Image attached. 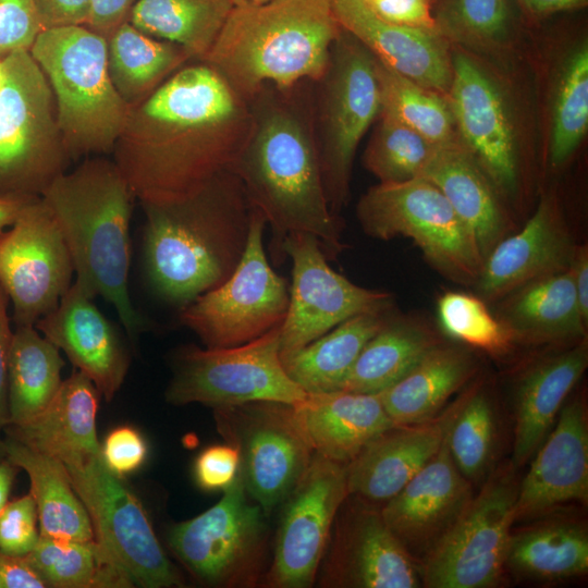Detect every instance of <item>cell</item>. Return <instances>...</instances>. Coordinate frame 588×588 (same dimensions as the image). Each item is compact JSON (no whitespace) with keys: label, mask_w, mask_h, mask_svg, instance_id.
<instances>
[{"label":"cell","mask_w":588,"mask_h":588,"mask_svg":"<svg viewBox=\"0 0 588 588\" xmlns=\"http://www.w3.org/2000/svg\"><path fill=\"white\" fill-rule=\"evenodd\" d=\"M348 495L346 465L314 454L302 480L281 504L267 588L314 586L336 514Z\"/></svg>","instance_id":"ac0fdd59"},{"label":"cell","mask_w":588,"mask_h":588,"mask_svg":"<svg viewBox=\"0 0 588 588\" xmlns=\"http://www.w3.org/2000/svg\"><path fill=\"white\" fill-rule=\"evenodd\" d=\"M35 196H0V236L16 220L23 207Z\"/></svg>","instance_id":"91938a15"},{"label":"cell","mask_w":588,"mask_h":588,"mask_svg":"<svg viewBox=\"0 0 588 588\" xmlns=\"http://www.w3.org/2000/svg\"><path fill=\"white\" fill-rule=\"evenodd\" d=\"M281 252L284 259L292 260V283L281 324L280 356L304 347L354 316L391 310V293L359 286L334 271L315 235L291 233Z\"/></svg>","instance_id":"2e32d148"},{"label":"cell","mask_w":588,"mask_h":588,"mask_svg":"<svg viewBox=\"0 0 588 588\" xmlns=\"http://www.w3.org/2000/svg\"><path fill=\"white\" fill-rule=\"evenodd\" d=\"M221 499L173 525L168 543L199 581L222 588L262 585L268 530L264 511L247 494L241 473Z\"/></svg>","instance_id":"8fae6325"},{"label":"cell","mask_w":588,"mask_h":588,"mask_svg":"<svg viewBox=\"0 0 588 588\" xmlns=\"http://www.w3.org/2000/svg\"><path fill=\"white\" fill-rule=\"evenodd\" d=\"M377 120L363 166L382 184L419 177L438 146L388 113L380 111Z\"/></svg>","instance_id":"ee69618b"},{"label":"cell","mask_w":588,"mask_h":588,"mask_svg":"<svg viewBox=\"0 0 588 588\" xmlns=\"http://www.w3.org/2000/svg\"><path fill=\"white\" fill-rule=\"evenodd\" d=\"M518 485L510 471L490 478L480 492L422 559L421 579L428 588H491L500 584Z\"/></svg>","instance_id":"5bb4252c"},{"label":"cell","mask_w":588,"mask_h":588,"mask_svg":"<svg viewBox=\"0 0 588 588\" xmlns=\"http://www.w3.org/2000/svg\"><path fill=\"white\" fill-rule=\"evenodd\" d=\"M93 299L74 281L58 306L35 327L109 402L124 382L130 357L117 329Z\"/></svg>","instance_id":"603a6c76"},{"label":"cell","mask_w":588,"mask_h":588,"mask_svg":"<svg viewBox=\"0 0 588 588\" xmlns=\"http://www.w3.org/2000/svg\"><path fill=\"white\" fill-rule=\"evenodd\" d=\"M142 207L145 270L162 299L181 309L234 272L253 210L234 172L224 171L184 200Z\"/></svg>","instance_id":"3957f363"},{"label":"cell","mask_w":588,"mask_h":588,"mask_svg":"<svg viewBox=\"0 0 588 588\" xmlns=\"http://www.w3.org/2000/svg\"><path fill=\"white\" fill-rule=\"evenodd\" d=\"M365 1H368V0H365Z\"/></svg>","instance_id":"e7e4bbea"},{"label":"cell","mask_w":588,"mask_h":588,"mask_svg":"<svg viewBox=\"0 0 588 588\" xmlns=\"http://www.w3.org/2000/svg\"><path fill=\"white\" fill-rule=\"evenodd\" d=\"M356 217L367 235L382 241L409 237L444 275L477 282L483 266L478 246L445 196L428 180L370 187L357 203Z\"/></svg>","instance_id":"9c48e42d"},{"label":"cell","mask_w":588,"mask_h":588,"mask_svg":"<svg viewBox=\"0 0 588 588\" xmlns=\"http://www.w3.org/2000/svg\"><path fill=\"white\" fill-rule=\"evenodd\" d=\"M433 20L451 46L477 51L504 46L515 24L510 0H437Z\"/></svg>","instance_id":"7bdbcfd3"},{"label":"cell","mask_w":588,"mask_h":588,"mask_svg":"<svg viewBox=\"0 0 588 588\" xmlns=\"http://www.w3.org/2000/svg\"><path fill=\"white\" fill-rule=\"evenodd\" d=\"M1 62L0 196H40L69 159L53 94L28 50H15Z\"/></svg>","instance_id":"ba28073f"},{"label":"cell","mask_w":588,"mask_h":588,"mask_svg":"<svg viewBox=\"0 0 588 588\" xmlns=\"http://www.w3.org/2000/svg\"><path fill=\"white\" fill-rule=\"evenodd\" d=\"M550 132V163L564 164L588 128V46L580 41L563 59L556 77Z\"/></svg>","instance_id":"b9f144b4"},{"label":"cell","mask_w":588,"mask_h":588,"mask_svg":"<svg viewBox=\"0 0 588 588\" xmlns=\"http://www.w3.org/2000/svg\"><path fill=\"white\" fill-rule=\"evenodd\" d=\"M437 0H368L380 17L401 25L436 32L433 7Z\"/></svg>","instance_id":"816d5d0a"},{"label":"cell","mask_w":588,"mask_h":588,"mask_svg":"<svg viewBox=\"0 0 588 588\" xmlns=\"http://www.w3.org/2000/svg\"><path fill=\"white\" fill-rule=\"evenodd\" d=\"M48 587L128 588L126 571L95 539L70 540L39 536L26 554Z\"/></svg>","instance_id":"ab89813d"},{"label":"cell","mask_w":588,"mask_h":588,"mask_svg":"<svg viewBox=\"0 0 588 588\" xmlns=\"http://www.w3.org/2000/svg\"><path fill=\"white\" fill-rule=\"evenodd\" d=\"M234 5L259 4L270 0H232Z\"/></svg>","instance_id":"6125c7cd"},{"label":"cell","mask_w":588,"mask_h":588,"mask_svg":"<svg viewBox=\"0 0 588 588\" xmlns=\"http://www.w3.org/2000/svg\"><path fill=\"white\" fill-rule=\"evenodd\" d=\"M247 138L231 167L250 205L271 228L270 255L294 232L315 235L328 259L343 250L340 216L331 212L322 181L314 126V82L262 85L248 100Z\"/></svg>","instance_id":"7a4b0ae2"},{"label":"cell","mask_w":588,"mask_h":588,"mask_svg":"<svg viewBox=\"0 0 588 588\" xmlns=\"http://www.w3.org/2000/svg\"><path fill=\"white\" fill-rule=\"evenodd\" d=\"M569 271L581 316L588 322V248L586 245H576Z\"/></svg>","instance_id":"6f0895ef"},{"label":"cell","mask_w":588,"mask_h":588,"mask_svg":"<svg viewBox=\"0 0 588 588\" xmlns=\"http://www.w3.org/2000/svg\"><path fill=\"white\" fill-rule=\"evenodd\" d=\"M99 395L91 380L75 369L38 416L4 430L9 438L63 465L81 463L100 453L96 432Z\"/></svg>","instance_id":"83f0119b"},{"label":"cell","mask_w":588,"mask_h":588,"mask_svg":"<svg viewBox=\"0 0 588 588\" xmlns=\"http://www.w3.org/2000/svg\"><path fill=\"white\" fill-rule=\"evenodd\" d=\"M68 246L75 282L115 308L131 338L147 321L128 292L130 221L135 198L114 161L89 159L54 177L40 194Z\"/></svg>","instance_id":"277c9868"},{"label":"cell","mask_w":588,"mask_h":588,"mask_svg":"<svg viewBox=\"0 0 588 588\" xmlns=\"http://www.w3.org/2000/svg\"><path fill=\"white\" fill-rule=\"evenodd\" d=\"M63 366L60 350L35 326H15L8 364V426L26 424L49 405L62 383Z\"/></svg>","instance_id":"d590c367"},{"label":"cell","mask_w":588,"mask_h":588,"mask_svg":"<svg viewBox=\"0 0 588 588\" xmlns=\"http://www.w3.org/2000/svg\"><path fill=\"white\" fill-rule=\"evenodd\" d=\"M293 405L314 453L344 465L395 426L377 393H307Z\"/></svg>","instance_id":"4316f807"},{"label":"cell","mask_w":588,"mask_h":588,"mask_svg":"<svg viewBox=\"0 0 588 588\" xmlns=\"http://www.w3.org/2000/svg\"><path fill=\"white\" fill-rule=\"evenodd\" d=\"M3 456L25 470L35 500L39 536L70 540L95 539L88 514L70 481L64 465L9 438Z\"/></svg>","instance_id":"d6a6232c"},{"label":"cell","mask_w":588,"mask_h":588,"mask_svg":"<svg viewBox=\"0 0 588 588\" xmlns=\"http://www.w3.org/2000/svg\"><path fill=\"white\" fill-rule=\"evenodd\" d=\"M460 399L434 418L395 425L370 441L346 465L348 494L385 503L439 451L458 407Z\"/></svg>","instance_id":"484cf974"},{"label":"cell","mask_w":588,"mask_h":588,"mask_svg":"<svg viewBox=\"0 0 588 588\" xmlns=\"http://www.w3.org/2000/svg\"><path fill=\"white\" fill-rule=\"evenodd\" d=\"M107 59L112 85L131 107L193 60L180 46L151 37L128 22L107 39Z\"/></svg>","instance_id":"8d00e7d4"},{"label":"cell","mask_w":588,"mask_h":588,"mask_svg":"<svg viewBox=\"0 0 588 588\" xmlns=\"http://www.w3.org/2000/svg\"><path fill=\"white\" fill-rule=\"evenodd\" d=\"M446 98L460 143L498 192L513 193L518 181V150L509 103L493 75L462 48H452Z\"/></svg>","instance_id":"ffe728a7"},{"label":"cell","mask_w":588,"mask_h":588,"mask_svg":"<svg viewBox=\"0 0 588 588\" xmlns=\"http://www.w3.org/2000/svg\"><path fill=\"white\" fill-rule=\"evenodd\" d=\"M28 51L51 87L69 158L113 150L131 106L110 79L107 39L85 25L53 27Z\"/></svg>","instance_id":"8992f818"},{"label":"cell","mask_w":588,"mask_h":588,"mask_svg":"<svg viewBox=\"0 0 588 588\" xmlns=\"http://www.w3.org/2000/svg\"><path fill=\"white\" fill-rule=\"evenodd\" d=\"M138 0H89V15L85 24L93 32L108 39L123 23Z\"/></svg>","instance_id":"db71d44e"},{"label":"cell","mask_w":588,"mask_h":588,"mask_svg":"<svg viewBox=\"0 0 588 588\" xmlns=\"http://www.w3.org/2000/svg\"><path fill=\"white\" fill-rule=\"evenodd\" d=\"M332 7L342 29L380 62L446 96L452 79V46L437 32L389 22L365 0H332Z\"/></svg>","instance_id":"cb8c5ba5"},{"label":"cell","mask_w":588,"mask_h":588,"mask_svg":"<svg viewBox=\"0 0 588 588\" xmlns=\"http://www.w3.org/2000/svg\"><path fill=\"white\" fill-rule=\"evenodd\" d=\"M46 587V580L26 555L0 551V588Z\"/></svg>","instance_id":"9f6ffc18"},{"label":"cell","mask_w":588,"mask_h":588,"mask_svg":"<svg viewBox=\"0 0 588 588\" xmlns=\"http://www.w3.org/2000/svg\"><path fill=\"white\" fill-rule=\"evenodd\" d=\"M530 15L544 17L561 11L583 8L588 0H517Z\"/></svg>","instance_id":"680465c9"},{"label":"cell","mask_w":588,"mask_h":588,"mask_svg":"<svg viewBox=\"0 0 588 588\" xmlns=\"http://www.w3.org/2000/svg\"><path fill=\"white\" fill-rule=\"evenodd\" d=\"M587 366L588 345L584 338L525 372L515 395L514 466L525 465L536 453Z\"/></svg>","instance_id":"f1b7e54d"},{"label":"cell","mask_w":588,"mask_h":588,"mask_svg":"<svg viewBox=\"0 0 588 588\" xmlns=\"http://www.w3.org/2000/svg\"><path fill=\"white\" fill-rule=\"evenodd\" d=\"M475 360L462 347L438 344L402 379L377 393L395 425L434 418L473 376Z\"/></svg>","instance_id":"4dcf8cb0"},{"label":"cell","mask_w":588,"mask_h":588,"mask_svg":"<svg viewBox=\"0 0 588 588\" xmlns=\"http://www.w3.org/2000/svg\"><path fill=\"white\" fill-rule=\"evenodd\" d=\"M587 500V411L581 400H572L562 406L518 485L515 522L541 516L566 503H586Z\"/></svg>","instance_id":"7402d4cb"},{"label":"cell","mask_w":588,"mask_h":588,"mask_svg":"<svg viewBox=\"0 0 588 588\" xmlns=\"http://www.w3.org/2000/svg\"><path fill=\"white\" fill-rule=\"evenodd\" d=\"M316 581L326 588H417L418 561L387 525L381 507L348 494L342 503Z\"/></svg>","instance_id":"d6986e66"},{"label":"cell","mask_w":588,"mask_h":588,"mask_svg":"<svg viewBox=\"0 0 588 588\" xmlns=\"http://www.w3.org/2000/svg\"><path fill=\"white\" fill-rule=\"evenodd\" d=\"M389 311L354 316L304 347L281 355L285 372L306 393L341 390L364 346Z\"/></svg>","instance_id":"e575fe53"},{"label":"cell","mask_w":588,"mask_h":588,"mask_svg":"<svg viewBox=\"0 0 588 588\" xmlns=\"http://www.w3.org/2000/svg\"><path fill=\"white\" fill-rule=\"evenodd\" d=\"M16 467L8 460L0 461V512L8 503Z\"/></svg>","instance_id":"94428289"},{"label":"cell","mask_w":588,"mask_h":588,"mask_svg":"<svg viewBox=\"0 0 588 588\" xmlns=\"http://www.w3.org/2000/svg\"><path fill=\"white\" fill-rule=\"evenodd\" d=\"M437 311L439 323L448 335L487 353L502 354L514 341L505 324L474 295L446 292L439 297Z\"/></svg>","instance_id":"bcb514c9"},{"label":"cell","mask_w":588,"mask_h":588,"mask_svg":"<svg viewBox=\"0 0 588 588\" xmlns=\"http://www.w3.org/2000/svg\"><path fill=\"white\" fill-rule=\"evenodd\" d=\"M389 313L364 346L341 390L379 393L407 375L440 344L428 329L412 320L391 317Z\"/></svg>","instance_id":"74e56055"},{"label":"cell","mask_w":588,"mask_h":588,"mask_svg":"<svg viewBox=\"0 0 588 588\" xmlns=\"http://www.w3.org/2000/svg\"><path fill=\"white\" fill-rule=\"evenodd\" d=\"M501 320L513 340L548 343L584 339V320L569 268L515 290Z\"/></svg>","instance_id":"1f68e13d"},{"label":"cell","mask_w":588,"mask_h":588,"mask_svg":"<svg viewBox=\"0 0 588 588\" xmlns=\"http://www.w3.org/2000/svg\"><path fill=\"white\" fill-rule=\"evenodd\" d=\"M505 568L519 578L553 583L588 572V535L566 519L541 522L513 532Z\"/></svg>","instance_id":"836d02e7"},{"label":"cell","mask_w":588,"mask_h":588,"mask_svg":"<svg viewBox=\"0 0 588 588\" xmlns=\"http://www.w3.org/2000/svg\"><path fill=\"white\" fill-rule=\"evenodd\" d=\"M9 297L0 284V456L3 454L1 433L9 425L8 364L13 330L8 313Z\"/></svg>","instance_id":"11a10c76"},{"label":"cell","mask_w":588,"mask_h":588,"mask_svg":"<svg viewBox=\"0 0 588 588\" xmlns=\"http://www.w3.org/2000/svg\"><path fill=\"white\" fill-rule=\"evenodd\" d=\"M381 110L376 57L342 29L314 82V126L324 192L340 216L350 200L354 157Z\"/></svg>","instance_id":"52a82bcc"},{"label":"cell","mask_w":588,"mask_h":588,"mask_svg":"<svg viewBox=\"0 0 588 588\" xmlns=\"http://www.w3.org/2000/svg\"><path fill=\"white\" fill-rule=\"evenodd\" d=\"M232 0H138L128 23L140 32L183 48L201 61L222 29Z\"/></svg>","instance_id":"f35d334b"},{"label":"cell","mask_w":588,"mask_h":588,"mask_svg":"<svg viewBox=\"0 0 588 588\" xmlns=\"http://www.w3.org/2000/svg\"><path fill=\"white\" fill-rule=\"evenodd\" d=\"M377 73L381 112L390 114L438 147L460 142L445 95L401 75L378 59Z\"/></svg>","instance_id":"60d3db41"},{"label":"cell","mask_w":588,"mask_h":588,"mask_svg":"<svg viewBox=\"0 0 588 588\" xmlns=\"http://www.w3.org/2000/svg\"><path fill=\"white\" fill-rule=\"evenodd\" d=\"M473 497L470 481L457 468L444 438L437 454L384 503L381 514L407 551L422 560Z\"/></svg>","instance_id":"44dd1931"},{"label":"cell","mask_w":588,"mask_h":588,"mask_svg":"<svg viewBox=\"0 0 588 588\" xmlns=\"http://www.w3.org/2000/svg\"><path fill=\"white\" fill-rule=\"evenodd\" d=\"M41 30L33 0H0V60L29 50Z\"/></svg>","instance_id":"c3c4849f"},{"label":"cell","mask_w":588,"mask_h":588,"mask_svg":"<svg viewBox=\"0 0 588 588\" xmlns=\"http://www.w3.org/2000/svg\"><path fill=\"white\" fill-rule=\"evenodd\" d=\"M95 540L126 571L134 586L183 587L139 500L103 464L101 453L64 465Z\"/></svg>","instance_id":"9a60e30c"},{"label":"cell","mask_w":588,"mask_h":588,"mask_svg":"<svg viewBox=\"0 0 588 588\" xmlns=\"http://www.w3.org/2000/svg\"><path fill=\"white\" fill-rule=\"evenodd\" d=\"M419 177L445 196L485 260L504 237L506 221L494 185L474 157L460 142L437 147Z\"/></svg>","instance_id":"f546056e"},{"label":"cell","mask_w":588,"mask_h":588,"mask_svg":"<svg viewBox=\"0 0 588 588\" xmlns=\"http://www.w3.org/2000/svg\"><path fill=\"white\" fill-rule=\"evenodd\" d=\"M280 333L281 324L237 346H179L171 358L167 402L200 403L217 409L257 401H302L307 393L287 376L281 362Z\"/></svg>","instance_id":"30bf717a"},{"label":"cell","mask_w":588,"mask_h":588,"mask_svg":"<svg viewBox=\"0 0 588 588\" xmlns=\"http://www.w3.org/2000/svg\"><path fill=\"white\" fill-rule=\"evenodd\" d=\"M238 451L230 443L206 448L196 457L194 477L199 488L206 491H224L240 474Z\"/></svg>","instance_id":"681fc988"},{"label":"cell","mask_w":588,"mask_h":588,"mask_svg":"<svg viewBox=\"0 0 588 588\" xmlns=\"http://www.w3.org/2000/svg\"><path fill=\"white\" fill-rule=\"evenodd\" d=\"M250 123L248 101L196 60L131 107L114 162L140 204L177 203L231 169Z\"/></svg>","instance_id":"6da1fadb"},{"label":"cell","mask_w":588,"mask_h":588,"mask_svg":"<svg viewBox=\"0 0 588 588\" xmlns=\"http://www.w3.org/2000/svg\"><path fill=\"white\" fill-rule=\"evenodd\" d=\"M74 268L51 211L40 196L0 236V284L15 326H35L72 285Z\"/></svg>","instance_id":"e0dca14e"},{"label":"cell","mask_w":588,"mask_h":588,"mask_svg":"<svg viewBox=\"0 0 588 588\" xmlns=\"http://www.w3.org/2000/svg\"><path fill=\"white\" fill-rule=\"evenodd\" d=\"M37 509L32 494L8 502L0 512V551L13 555H26L35 547Z\"/></svg>","instance_id":"7dc6e473"},{"label":"cell","mask_w":588,"mask_h":588,"mask_svg":"<svg viewBox=\"0 0 588 588\" xmlns=\"http://www.w3.org/2000/svg\"><path fill=\"white\" fill-rule=\"evenodd\" d=\"M488 394L473 389L460 397L448 428L445 441L460 471L469 480H479L493 456L497 419Z\"/></svg>","instance_id":"f6af8a7d"},{"label":"cell","mask_w":588,"mask_h":588,"mask_svg":"<svg viewBox=\"0 0 588 588\" xmlns=\"http://www.w3.org/2000/svg\"><path fill=\"white\" fill-rule=\"evenodd\" d=\"M101 458L106 467L121 478L137 470L146 461L147 444L143 436L130 426L111 430L102 445Z\"/></svg>","instance_id":"f907efd6"},{"label":"cell","mask_w":588,"mask_h":588,"mask_svg":"<svg viewBox=\"0 0 588 588\" xmlns=\"http://www.w3.org/2000/svg\"><path fill=\"white\" fill-rule=\"evenodd\" d=\"M42 29L85 25L89 0H33Z\"/></svg>","instance_id":"f5cc1de1"},{"label":"cell","mask_w":588,"mask_h":588,"mask_svg":"<svg viewBox=\"0 0 588 588\" xmlns=\"http://www.w3.org/2000/svg\"><path fill=\"white\" fill-rule=\"evenodd\" d=\"M3 81H4V73H3L2 62L0 60V89L3 85Z\"/></svg>","instance_id":"be15d7a7"},{"label":"cell","mask_w":588,"mask_h":588,"mask_svg":"<svg viewBox=\"0 0 588 588\" xmlns=\"http://www.w3.org/2000/svg\"><path fill=\"white\" fill-rule=\"evenodd\" d=\"M266 225L264 215L253 207L247 245L234 272L180 309L181 324L205 347L237 346L282 324L290 284L269 264L264 245Z\"/></svg>","instance_id":"7c38bea8"},{"label":"cell","mask_w":588,"mask_h":588,"mask_svg":"<svg viewBox=\"0 0 588 588\" xmlns=\"http://www.w3.org/2000/svg\"><path fill=\"white\" fill-rule=\"evenodd\" d=\"M576 245L551 197H543L524 228L487 255L477 280L487 299L505 296L542 277L567 270Z\"/></svg>","instance_id":"d4e9b609"},{"label":"cell","mask_w":588,"mask_h":588,"mask_svg":"<svg viewBox=\"0 0 588 588\" xmlns=\"http://www.w3.org/2000/svg\"><path fill=\"white\" fill-rule=\"evenodd\" d=\"M341 32L332 0L234 5L201 61L248 100L266 84L319 79Z\"/></svg>","instance_id":"5b68a950"},{"label":"cell","mask_w":588,"mask_h":588,"mask_svg":"<svg viewBox=\"0 0 588 588\" xmlns=\"http://www.w3.org/2000/svg\"><path fill=\"white\" fill-rule=\"evenodd\" d=\"M213 412L218 431L238 451L248 497L268 517L302 480L315 454L294 405L257 401Z\"/></svg>","instance_id":"4fadbf2b"}]
</instances>
